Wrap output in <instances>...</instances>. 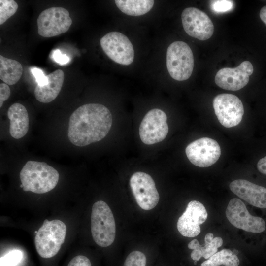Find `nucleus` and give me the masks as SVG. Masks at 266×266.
Instances as JSON below:
<instances>
[{
  "instance_id": "2",
  "label": "nucleus",
  "mask_w": 266,
  "mask_h": 266,
  "mask_svg": "<svg viewBox=\"0 0 266 266\" xmlns=\"http://www.w3.org/2000/svg\"><path fill=\"white\" fill-rule=\"evenodd\" d=\"M20 178L24 191L43 194L56 187L59 174L46 163L30 160L22 168Z\"/></svg>"
},
{
  "instance_id": "5",
  "label": "nucleus",
  "mask_w": 266,
  "mask_h": 266,
  "mask_svg": "<svg viewBox=\"0 0 266 266\" xmlns=\"http://www.w3.org/2000/svg\"><path fill=\"white\" fill-rule=\"evenodd\" d=\"M166 66L170 76L177 81L188 79L194 68V57L190 46L181 41H175L168 47Z\"/></svg>"
},
{
  "instance_id": "25",
  "label": "nucleus",
  "mask_w": 266,
  "mask_h": 266,
  "mask_svg": "<svg viewBox=\"0 0 266 266\" xmlns=\"http://www.w3.org/2000/svg\"><path fill=\"white\" fill-rule=\"evenodd\" d=\"M211 7L215 12H225L232 10L233 7V3L231 0H217L211 2Z\"/></svg>"
},
{
  "instance_id": "27",
  "label": "nucleus",
  "mask_w": 266,
  "mask_h": 266,
  "mask_svg": "<svg viewBox=\"0 0 266 266\" xmlns=\"http://www.w3.org/2000/svg\"><path fill=\"white\" fill-rule=\"evenodd\" d=\"M31 71L34 76L37 85L43 86L48 83L47 75L44 74L41 69L37 67H33L31 69Z\"/></svg>"
},
{
  "instance_id": "6",
  "label": "nucleus",
  "mask_w": 266,
  "mask_h": 266,
  "mask_svg": "<svg viewBox=\"0 0 266 266\" xmlns=\"http://www.w3.org/2000/svg\"><path fill=\"white\" fill-rule=\"evenodd\" d=\"M72 22L67 9L52 7L43 10L38 17V33L44 37L57 36L67 31Z\"/></svg>"
},
{
  "instance_id": "33",
  "label": "nucleus",
  "mask_w": 266,
  "mask_h": 266,
  "mask_svg": "<svg viewBox=\"0 0 266 266\" xmlns=\"http://www.w3.org/2000/svg\"><path fill=\"white\" fill-rule=\"evenodd\" d=\"M20 187L21 188H23V185L21 184L20 185Z\"/></svg>"
},
{
  "instance_id": "21",
  "label": "nucleus",
  "mask_w": 266,
  "mask_h": 266,
  "mask_svg": "<svg viewBox=\"0 0 266 266\" xmlns=\"http://www.w3.org/2000/svg\"><path fill=\"white\" fill-rule=\"evenodd\" d=\"M117 7L124 13L133 16L144 15L153 7L152 0H116Z\"/></svg>"
},
{
  "instance_id": "17",
  "label": "nucleus",
  "mask_w": 266,
  "mask_h": 266,
  "mask_svg": "<svg viewBox=\"0 0 266 266\" xmlns=\"http://www.w3.org/2000/svg\"><path fill=\"white\" fill-rule=\"evenodd\" d=\"M48 83L40 86L37 84L34 91L36 99L42 103H49L54 100L59 94L64 80V73L57 69L47 75Z\"/></svg>"
},
{
  "instance_id": "12",
  "label": "nucleus",
  "mask_w": 266,
  "mask_h": 266,
  "mask_svg": "<svg viewBox=\"0 0 266 266\" xmlns=\"http://www.w3.org/2000/svg\"><path fill=\"white\" fill-rule=\"evenodd\" d=\"M185 153L193 165L200 167H206L217 161L221 155V149L214 139L202 137L188 144Z\"/></svg>"
},
{
  "instance_id": "4",
  "label": "nucleus",
  "mask_w": 266,
  "mask_h": 266,
  "mask_svg": "<svg viewBox=\"0 0 266 266\" xmlns=\"http://www.w3.org/2000/svg\"><path fill=\"white\" fill-rule=\"evenodd\" d=\"M66 231V226L62 221L45 220L34 237L38 254L45 259L55 256L65 241Z\"/></svg>"
},
{
  "instance_id": "22",
  "label": "nucleus",
  "mask_w": 266,
  "mask_h": 266,
  "mask_svg": "<svg viewBox=\"0 0 266 266\" xmlns=\"http://www.w3.org/2000/svg\"><path fill=\"white\" fill-rule=\"evenodd\" d=\"M239 263V259L232 251L223 249L203 262L200 266H238Z\"/></svg>"
},
{
  "instance_id": "15",
  "label": "nucleus",
  "mask_w": 266,
  "mask_h": 266,
  "mask_svg": "<svg viewBox=\"0 0 266 266\" xmlns=\"http://www.w3.org/2000/svg\"><path fill=\"white\" fill-rule=\"evenodd\" d=\"M208 214L204 205L197 200L189 202L185 211L177 223L178 231L185 237H193L200 233V225L207 219Z\"/></svg>"
},
{
  "instance_id": "10",
  "label": "nucleus",
  "mask_w": 266,
  "mask_h": 266,
  "mask_svg": "<svg viewBox=\"0 0 266 266\" xmlns=\"http://www.w3.org/2000/svg\"><path fill=\"white\" fill-rule=\"evenodd\" d=\"M225 214L228 221L237 228L254 233H260L265 230L264 220L251 215L245 204L239 199L233 198L230 200Z\"/></svg>"
},
{
  "instance_id": "8",
  "label": "nucleus",
  "mask_w": 266,
  "mask_h": 266,
  "mask_svg": "<svg viewBox=\"0 0 266 266\" xmlns=\"http://www.w3.org/2000/svg\"><path fill=\"white\" fill-rule=\"evenodd\" d=\"M213 107L218 121L226 128L238 125L244 114V107L240 100L236 96L223 93L213 99Z\"/></svg>"
},
{
  "instance_id": "29",
  "label": "nucleus",
  "mask_w": 266,
  "mask_h": 266,
  "mask_svg": "<svg viewBox=\"0 0 266 266\" xmlns=\"http://www.w3.org/2000/svg\"><path fill=\"white\" fill-rule=\"evenodd\" d=\"M10 95V89L6 83L0 84V107H1L3 102L6 100Z\"/></svg>"
},
{
  "instance_id": "26",
  "label": "nucleus",
  "mask_w": 266,
  "mask_h": 266,
  "mask_svg": "<svg viewBox=\"0 0 266 266\" xmlns=\"http://www.w3.org/2000/svg\"><path fill=\"white\" fill-rule=\"evenodd\" d=\"M67 266H92V263L87 257L78 255L70 260Z\"/></svg>"
},
{
  "instance_id": "28",
  "label": "nucleus",
  "mask_w": 266,
  "mask_h": 266,
  "mask_svg": "<svg viewBox=\"0 0 266 266\" xmlns=\"http://www.w3.org/2000/svg\"><path fill=\"white\" fill-rule=\"evenodd\" d=\"M52 57L55 62L60 65L66 64L70 61L69 57L66 54H62L59 49L52 51Z\"/></svg>"
},
{
  "instance_id": "7",
  "label": "nucleus",
  "mask_w": 266,
  "mask_h": 266,
  "mask_svg": "<svg viewBox=\"0 0 266 266\" xmlns=\"http://www.w3.org/2000/svg\"><path fill=\"white\" fill-rule=\"evenodd\" d=\"M101 48L106 55L115 62L129 65L133 61V47L129 38L118 32H111L100 40Z\"/></svg>"
},
{
  "instance_id": "24",
  "label": "nucleus",
  "mask_w": 266,
  "mask_h": 266,
  "mask_svg": "<svg viewBox=\"0 0 266 266\" xmlns=\"http://www.w3.org/2000/svg\"><path fill=\"white\" fill-rule=\"evenodd\" d=\"M22 252L18 250H13L0 257V266H16L22 260Z\"/></svg>"
},
{
  "instance_id": "32",
  "label": "nucleus",
  "mask_w": 266,
  "mask_h": 266,
  "mask_svg": "<svg viewBox=\"0 0 266 266\" xmlns=\"http://www.w3.org/2000/svg\"><path fill=\"white\" fill-rule=\"evenodd\" d=\"M194 265H196L197 264V261H194Z\"/></svg>"
},
{
  "instance_id": "19",
  "label": "nucleus",
  "mask_w": 266,
  "mask_h": 266,
  "mask_svg": "<svg viewBox=\"0 0 266 266\" xmlns=\"http://www.w3.org/2000/svg\"><path fill=\"white\" fill-rule=\"evenodd\" d=\"M204 246L200 245L197 239H193L188 244L189 249L193 251L190 257L194 261H198L201 257L208 259L218 251L223 244V239L217 236L214 237L212 233H208L204 237Z\"/></svg>"
},
{
  "instance_id": "16",
  "label": "nucleus",
  "mask_w": 266,
  "mask_h": 266,
  "mask_svg": "<svg viewBox=\"0 0 266 266\" xmlns=\"http://www.w3.org/2000/svg\"><path fill=\"white\" fill-rule=\"evenodd\" d=\"M231 191L249 204L266 208V188L244 179H237L229 185Z\"/></svg>"
},
{
  "instance_id": "13",
  "label": "nucleus",
  "mask_w": 266,
  "mask_h": 266,
  "mask_svg": "<svg viewBox=\"0 0 266 266\" xmlns=\"http://www.w3.org/2000/svg\"><path fill=\"white\" fill-rule=\"evenodd\" d=\"M181 19L184 30L190 36L205 40L213 35V24L203 11L195 7L186 8L182 13Z\"/></svg>"
},
{
  "instance_id": "30",
  "label": "nucleus",
  "mask_w": 266,
  "mask_h": 266,
  "mask_svg": "<svg viewBox=\"0 0 266 266\" xmlns=\"http://www.w3.org/2000/svg\"><path fill=\"white\" fill-rule=\"evenodd\" d=\"M257 168L261 173L266 175V156L259 160Z\"/></svg>"
},
{
  "instance_id": "23",
  "label": "nucleus",
  "mask_w": 266,
  "mask_h": 266,
  "mask_svg": "<svg viewBox=\"0 0 266 266\" xmlns=\"http://www.w3.org/2000/svg\"><path fill=\"white\" fill-rule=\"evenodd\" d=\"M18 6L13 0H0V25L5 23L17 11Z\"/></svg>"
},
{
  "instance_id": "1",
  "label": "nucleus",
  "mask_w": 266,
  "mask_h": 266,
  "mask_svg": "<svg viewBox=\"0 0 266 266\" xmlns=\"http://www.w3.org/2000/svg\"><path fill=\"white\" fill-rule=\"evenodd\" d=\"M112 123V114L106 106L98 103L86 104L70 115L68 137L75 146H87L104 138Z\"/></svg>"
},
{
  "instance_id": "18",
  "label": "nucleus",
  "mask_w": 266,
  "mask_h": 266,
  "mask_svg": "<svg viewBox=\"0 0 266 266\" xmlns=\"http://www.w3.org/2000/svg\"><path fill=\"white\" fill-rule=\"evenodd\" d=\"M7 116L10 120L9 133L15 139L24 136L29 129V119L25 107L19 103L11 105L7 111Z\"/></svg>"
},
{
  "instance_id": "11",
  "label": "nucleus",
  "mask_w": 266,
  "mask_h": 266,
  "mask_svg": "<svg viewBox=\"0 0 266 266\" xmlns=\"http://www.w3.org/2000/svg\"><path fill=\"white\" fill-rule=\"evenodd\" d=\"M130 185L136 202L141 208L149 210L157 205L159 194L150 175L143 172H136L131 176Z\"/></svg>"
},
{
  "instance_id": "31",
  "label": "nucleus",
  "mask_w": 266,
  "mask_h": 266,
  "mask_svg": "<svg viewBox=\"0 0 266 266\" xmlns=\"http://www.w3.org/2000/svg\"><path fill=\"white\" fill-rule=\"evenodd\" d=\"M260 17L266 25V6H263L260 11Z\"/></svg>"
},
{
  "instance_id": "3",
  "label": "nucleus",
  "mask_w": 266,
  "mask_h": 266,
  "mask_svg": "<svg viewBox=\"0 0 266 266\" xmlns=\"http://www.w3.org/2000/svg\"><path fill=\"white\" fill-rule=\"evenodd\" d=\"M91 228L93 238L98 245L106 247L113 243L116 235L115 219L110 207L102 200L93 205Z\"/></svg>"
},
{
  "instance_id": "20",
  "label": "nucleus",
  "mask_w": 266,
  "mask_h": 266,
  "mask_svg": "<svg viewBox=\"0 0 266 266\" xmlns=\"http://www.w3.org/2000/svg\"><path fill=\"white\" fill-rule=\"evenodd\" d=\"M23 72L22 65L17 61L0 55V78L7 85L16 84Z\"/></svg>"
},
{
  "instance_id": "14",
  "label": "nucleus",
  "mask_w": 266,
  "mask_h": 266,
  "mask_svg": "<svg viewBox=\"0 0 266 266\" xmlns=\"http://www.w3.org/2000/svg\"><path fill=\"white\" fill-rule=\"evenodd\" d=\"M253 72V65L249 61H245L236 67L220 69L215 75V82L223 89L237 91L248 84L249 76Z\"/></svg>"
},
{
  "instance_id": "9",
  "label": "nucleus",
  "mask_w": 266,
  "mask_h": 266,
  "mask_svg": "<svg viewBox=\"0 0 266 266\" xmlns=\"http://www.w3.org/2000/svg\"><path fill=\"white\" fill-rule=\"evenodd\" d=\"M168 132L166 115L158 108L149 111L143 117L139 126L140 139L147 145L161 142L166 138Z\"/></svg>"
}]
</instances>
